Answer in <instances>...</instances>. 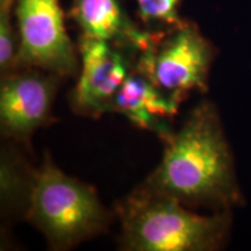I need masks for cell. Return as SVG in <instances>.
Masks as SVG:
<instances>
[{"instance_id": "7", "label": "cell", "mask_w": 251, "mask_h": 251, "mask_svg": "<svg viewBox=\"0 0 251 251\" xmlns=\"http://www.w3.org/2000/svg\"><path fill=\"white\" fill-rule=\"evenodd\" d=\"M59 78L36 68H17L2 76L0 122L6 136L27 140L46 124Z\"/></svg>"}, {"instance_id": "8", "label": "cell", "mask_w": 251, "mask_h": 251, "mask_svg": "<svg viewBox=\"0 0 251 251\" xmlns=\"http://www.w3.org/2000/svg\"><path fill=\"white\" fill-rule=\"evenodd\" d=\"M179 102L133 70L126 78L113 102V112L124 114L137 127L155 131L165 140L172 133L168 120L174 118Z\"/></svg>"}, {"instance_id": "10", "label": "cell", "mask_w": 251, "mask_h": 251, "mask_svg": "<svg viewBox=\"0 0 251 251\" xmlns=\"http://www.w3.org/2000/svg\"><path fill=\"white\" fill-rule=\"evenodd\" d=\"M14 0H0V70L2 76L15 69L18 47L15 46L12 9Z\"/></svg>"}, {"instance_id": "5", "label": "cell", "mask_w": 251, "mask_h": 251, "mask_svg": "<svg viewBox=\"0 0 251 251\" xmlns=\"http://www.w3.org/2000/svg\"><path fill=\"white\" fill-rule=\"evenodd\" d=\"M17 68H36L59 77L77 74V55L58 0H18Z\"/></svg>"}, {"instance_id": "11", "label": "cell", "mask_w": 251, "mask_h": 251, "mask_svg": "<svg viewBox=\"0 0 251 251\" xmlns=\"http://www.w3.org/2000/svg\"><path fill=\"white\" fill-rule=\"evenodd\" d=\"M181 0H136L139 15L144 23L164 24L168 26H180L178 15Z\"/></svg>"}, {"instance_id": "1", "label": "cell", "mask_w": 251, "mask_h": 251, "mask_svg": "<svg viewBox=\"0 0 251 251\" xmlns=\"http://www.w3.org/2000/svg\"><path fill=\"white\" fill-rule=\"evenodd\" d=\"M161 164L149 176L150 190L186 207L231 211L242 205L234 158L218 109L203 101L164 140Z\"/></svg>"}, {"instance_id": "3", "label": "cell", "mask_w": 251, "mask_h": 251, "mask_svg": "<svg viewBox=\"0 0 251 251\" xmlns=\"http://www.w3.org/2000/svg\"><path fill=\"white\" fill-rule=\"evenodd\" d=\"M28 218L52 249L64 250L107 228L109 214L89 185L69 177L47 158L28 193Z\"/></svg>"}, {"instance_id": "9", "label": "cell", "mask_w": 251, "mask_h": 251, "mask_svg": "<svg viewBox=\"0 0 251 251\" xmlns=\"http://www.w3.org/2000/svg\"><path fill=\"white\" fill-rule=\"evenodd\" d=\"M71 17L79 26L81 36L111 42L136 54L153 36L137 30L127 20L119 0H76Z\"/></svg>"}, {"instance_id": "4", "label": "cell", "mask_w": 251, "mask_h": 251, "mask_svg": "<svg viewBox=\"0 0 251 251\" xmlns=\"http://www.w3.org/2000/svg\"><path fill=\"white\" fill-rule=\"evenodd\" d=\"M215 49L192 24L172 28L168 36L153 35L135 58L133 70L162 92L181 102L192 92H206Z\"/></svg>"}, {"instance_id": "6", "label": "cell", "mask_w": 251, "mask_h": 251, "mask_svg": "<svg viewBox=\"0 0 251 251\" xmlns=\"http://www.w3.org/2000/svg\"><path fill=\"white\" fill-rule=\"evenodd\" d=\"M125 51L111 42L80 37V74L71 97L78 113L100 117L113 112L115 96L134 69Z\"/></svg>"}, {"instance_id": "2", "label": "cell", "mask_w": 251, "mask_h": 251, "mask_svg": "<svg viewBox=\"0 0 251 251\" xmlns=\"http://www.w3.org/2000/svg\"><path fill=\"white\" fill-rule=\"evenodd\" d=\"M121 247L131 251H214L227 240L231 211L199 215L142 185L119 206Z\"/></svg>"}]
</instances>
